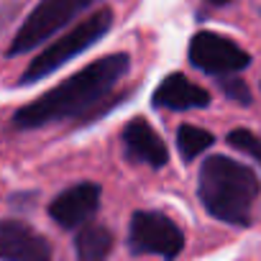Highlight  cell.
I'll return each instance as SVG.
<instances>
[{
    "mask_svg": "<svg viewBox=\"0 0 261 261\" xmlns=\"http://www.w3.org/2000/svg\"><path fill=\"white\" fill-rule=\"evenodd\" d=\"M128 69H130L128 54L100 57L97 62H90L87 67L67 77L62 85L39 95L34 102L18 108L13 115V125L21 130H31V128H44L59 120L95 113L97 105L105 102L110 92L120 85Z\"/></svg>",
    "mask_w": 261,
    "mask_h": 261,
    "instance_id": "cell-1",
    "label": "cell"
},
{
    "mask_svg": "<svg viewBox=\"0 0 261 261\" xmlns=\"http://www.w3.org/2000/svg\"><path fill=\"white\" fill-rule=\"evenodd\" d=\"M261 185L251 167L230 156H207L197 174V197L220 223L248 225Z\"/></svg>",
    "mask_w": 261,
    "mask_h": 261,
    "instance_id": "cell-2",
    "label": "cell"
},
{
    "mask_svg": "<svg viewBox=\"0 0 261 261\" xmlns=\"http://www.w3.org/2000/svg\"><path fill=\"white\" fill-rule=\"evenodd\" d=\"M113 26V11L110 8H100L92 16H87L85 21H80L74 29H69L67 34H62L57 41H51L44 51L36 54V59L26 67V72L21 74V85H31L36 80H44L46 74L57 72L59 67H64L67 62H72L74 57H80L82 51H87L92 44H97Z\"/></svg>",
    "mask_w": 261,
    "mask_h": 261,
    "instance_id": "cell-3",
    "label": "cell"
},
{
    "mask_svg": "<svg viewBox=\"0 0 261 261\" xmlns=\"http://www.w3.org/2000/svg\"><path fill=\"white\" fill-rule=\"evenodd\" d=\"M90 3L92 0H41L29 13V18L21 23V29L16 31L8 46V57H18V54H26L41 46L67 23H72Z\"/></svg>",
    "mask_w": 261,
    "mask_h": 261,
    "instance_id": "cell-4",
    "label": "cell"
},
{
    "mask_svg": "<svg viewBox=\"0 0 261 261\" xmlns=\"http://www.w3.org/2000/svg\"><path fill=\"white\" fill-rule=\"evenodd\" d=\"M128 243L134 253H151L162 258H174L185 248L182 228L156 210H136L128 225Z\"/></svg>",
    "mask_w": 261,
    "mask_h": 261,
    "instance_id": "cell-5",
    "label": "cell"
},
{
    "mask_svg": "<svg viewBox=\"0 0 261 261\" xmlns=\"http://www.w3.org/2000/svg\"><path fill=\"white\" fill-rule=\"evenodd\" d=\"M190 62L200 72L223 80V77H236L238 72H243L251 57L233 39L213 34V31H200L190 41Z\"/></svg>",
    "mask_w": 261,
    "mask_h": 261,
    "instance_id": "cell-6",
    "label": "cell"
},
{
    "mask_svg": "<svg viewBox=\"0 0 261 261\" xmlns=\"http://www.w3.org/2000/svg\"><path fill=\"white\" fill-rule=\"evenodd\" d=\"M100 195H102L100 185H95V182H77V185L67 187L64 192H59L51 200L49 215L62 228H85L87 220L100 207Z\"/></svg>",
    "mask_w": 261,
    "mask_h": 261,
    "instance_id": "cell-7",
    "label": "cell"
},
{
    "mask_svg": "<svg viewBox=\"0 0 261 261\" xmlns=\"http://www.w3.org/2000/svg\"><path fill=\"white\" fill-rule=\"evenodd\" d=\"M51 243L21 220H0V261H51Z\"/></svg>",
    "mask_w": 261,
    "mask_h": 261,
    "instance_id": "cell-8",
    "label": "cell"
},
{
    "mask_svg": "<svg viewBox=\"0 0 261 261\" xmlns=\"http://www.w3.org/2000/svg\"><path fill=\"white\" fill-rule=\"evenodd\" d=\"M123 154L134 164H149L154 169H162L169 162V151L162 141V136L154 130V125L146 118H134L123 128Z\"/></svg>",
    "mask_w": 261,
    "mask_h": 261,
    "instance_id": "cell-9",
    "label": "cell"
},
{
    "mask_svg": "<svg viewBox=\"0 0 261 261\" xmlns=\"http://www.w3.org/2000/svg\"><path fill=\"white\" fill-rule=\"evenodd\" d=\"M151 102L154 108H164V110H195V108H207L210 95L200 85L190 82L182 72H172L154 90Z\"/></svg>",
    "mask_w": 261,
    "mask_h": 261,
    "instance_id": "cell-10",
    "label": "cell"
},
{
    "mask_svg": "<svg viewBox=\"0 0 261 261\" xmlns=\"http://www.w3.org/2000/svg\"><path fill=\"white\" fill-rule=\"evenodd\" d=\"M113 230L105 225H85L80 228L77 238H74V251H77V261H102L110 251H113Z\"/></svg>",
    "mask_w": 261,
    "mask_h": 261,
    "instance_id": "cell-11",
    "label": "cell"
},
{
    "mask_svg": "<svg viewBox=\"0 0 261 261\" xmlns=\"http://www.w3.org/2000/svg\"><path fill=\"white\" fill-rule=\"evenodd\" d=\"M215 144V136L205 128H197V125H179L177 130V149L182 154L185 162H192L197 159L202 151H207L210 146Z\"/></svg>",
    "mask_w": 261,
    "mask_h": 261,
    "instance_id": "cell-12",
    "label": "cell"
},
{
    "mask_svg": "<svg viewBox=\"0 0 261 261\" xmlns=\"http://www.w3.org/2000/svg\"><path fill=\"white\" fill-rule=\"evenodd\" d=\"M228 144L261 164V139L256 134H251V130H246V128H236V130L228 134Z\"/></svg>",
    "mask_w": 261,
    "mask_h": 261,
    "instance_id": "cell-13",
    "label": "cell"
},
{
    "mask_svg": "<svg viewBox=\"0 0 261 261\" xmlns=\"http://www.w3.org/2000/svg\"><path fill=\"white\" fill-rule=\"evenodd\" d=\"M218 82L223 85V92H225L230 100H236V102H241V105H248V102H251V92H248V87L243 85V80L223 77V80H218Z\"/></svg>",
    "mask_w": 261,
    "mask_h": 261,
    "instance_id": "cell-14",
    "label": "cell"
},
{
    "mask_svg": "<svg viewBox=\"0 0 261 261\" xmlns=\"http://www.w3.org/2000/svg\"><path fill=\"white\" fill-rule=\"evenodd\" d=\"M210 6H225V3H230V0H207Z\"/></svg>",
    "mask_w": 261,
    "mask_h": 261,
    "instance_id": "cell-15",
    "label": "cell"
}]
</instances>
